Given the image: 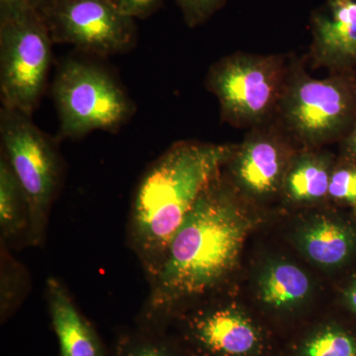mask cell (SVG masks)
<instances>
[{"label": "cell", "mask_w": 356, "mask_h": 356, "mask_svg": "<svg viewBox=\"0 0 356 356\" xmlns=\"http://www.w3.org/2000/svg\"><path fill=\"white\" fill-rule=\"evenodd\" d=\"M215 178L185 217L158 268L152 315L216 285L235 266L250 220Z\"/></svg>", "instance_id": "6da1fadb"}, {"label": "cell", "mask_w": 356, "mask_h": 356, "mask_svg": "<svg viewBox=\"0 0 356 356\" xmlns=\"http://www.w3.org/2000/svg\"><path fill=\"white\" fill-rule=\"evenodd\" d=\"M231 154L228 146L181 142L149 166L132 210L134 238L149 261L165 255L185 217Z\"/></svg>", "instance_id": "7a4b0ae2"}, {"label": "cell", "mask_w": 356, "mask_h": 356, "mask_svg": "<svg viewBox=\"0 0 356 356\" xmlns=\"http://www.w3.org/2000/svg\"><path fill=\"white\" fill-rule=\"evenodd\" d=\"M62 139H81L95 131L115 133L136 112L135 103L111 72L95 63L69 58L53 83Z\"/></svg>", "instance_id": "3957f363"}, {"label": "cell", "mask_w": 356, "mask_h": 356, "mask_svg": "<svg viewBox=\"0 0 356 356\" xmlns=\"http://www.w3.org/2000/svg\"><path fill=\"white\" fill-rule=\"evenodd\" d=\"M53 44L40 13L0 19L2 107L32 117L48 84Z\"/></svg>", "instance_id": "277c9868"}, {"label": "cell", "mask_w": 356, "mask_h": 356, "mask_svg": "<svg viewBox=\"0 0 356 356\" xmlns=\"http://www.w3.org/2000/svg\"><path fill=\"white\" fill-rule=\"evenodd\" d=\"M0 138L6 156L24 193L35 241L43 232L60 177L57 143L40 130L31 117L2 107Z\"/></svg>", "instance_id": "5b68a950"}, {"label": "cell", "mask_w": 356, "mask_h": 356, "mask_svg": "<svg viewBox=\"0 0 356 356\" xmlns=\"http://www.w3.org/2000/svg\"><path fill=\"white\" fill-rule=\"evenodd\" d=\"M207 86L234 125L259 123L284 95V70L274 57L233 55L213 65Z\"/></svg>", "instance_id": "8992f818"}, {"label": "cell", "mask_w": 356, "mask_h": 356, "mask_svg": "<svg viewBox=\"0 0 356 356\" xmlns=\"http://www.w3.org/2000/svg\"><path fill=\"white\" fill-rule=\"evenodd\" d=\"M54 44L91 55L127 53L137 42L135 19L111 0H49L40 11Z\"/></svg>", "instance_id": "52a82bcc"}, {"label": "cell", "mask_w": 356, "mask_h": 356, "mask_svg": "<svg viewBox=\"0 0 356 356\" xmlns=\"http://www.w3.org/2000/svg\"><path fill=\"white\" fill-rule=\"evenodd\" d=\"M283 117L290 132L316 145L350 132L356 123V83L353 77H309L283 95Z\"/></svg>", "instance_id": "ba28073f"}, {"label": "cell", "mask_w": 356, "mask_h": 356, "mask_svg": "<svg viewBox=\"0 0 356 356\" xmlns=\"http://www.w3.org/2000/svg\"><path fill=\"white\" fill-rule=\"evenodd\" d=\"M314 55L321 65L348 70L356 64V1L330 0L313 20Z\"/></svg>", "instance_id": "9c48e42d"}, {"label": "cell", "mask_w": 356, "mask_h": 356, "mask_svg": "<svg viewBox=\"0 0 356 356\" xmlns=\"http://www.w3.org/2000/svg\"><path fill=\"white\" fill-rule=\"evenodd\" d=\"M51 324L60 356H105L99 337L79 313L65 287L50 278L47 282Z\"/></svg>", "instance_id": "30bf717a"}, {"label": "cell", "mask_w": 356, "mask_h": 356, "mask_svg": "<svg viewBox=\"0 0 356 356\" xmlns=\"http://www.w3.org/2000/svg\"><path fill=\"white\" fill-rule=\"evenodd\" d=\"M266 135L259 134L247 140L236 156L238 181L257 195L277 189L286 163L284 147L276 138Z\"/></svg>", "instance_id": "8fae6325"}, {"label": "cell", "mask_w": 356, "mask_h": 356, "mask_svg": "<svg viewBox=\"0 0 356 356\" xmlns=\"http://www.w3.org/2000/svg\"><path fill=\"white\" fill-rule=\"evenodd\" d=\"M194 339L215 355L240 356L257 343V332L241 314L231 310L214 312L193 325Z\"/></svg>", "instance_id": "7c38bea8"}, {"label": "cell", "mask_w": 356, "mask_h": 356, "mask_svg": "<svg viewBox=\"0 0 356 356\" xmlns=\"http://www.w3.org/2000/svg\"><path fill=\"white\" fill-rule=\"evenodd\" d=\"M301 241L312 261L327 266H337L346 261L353 247L350 229L327 219L311 224L304 231Z\"/></svg>", "instance_id": "4fadbf2b"}, {"label": "cell", "mask_w": 356, "mask_h": 356, "mask_svg": "<svg viewBox=\"0 0 356 356\" xmlns=\"http://www.w3.org/2000/svg\"><path fill=\"white\" fill-rule=\"evenodd\" d=\"M310 291V280L299 267L277 264L269 267L261 280V297L267 305L281 308L299 303Z\"/></svg>", "instance_id": "5bb4252c"}, {"label": "cell", "mask_w": 356, "mask_h": 356, "mask_svg": "<svg viewBox=\"0 0 356 356\" xmlns=\"http://www.w3.org/2000/svg\"><path fill=\"white\" fill-rule=\"evenodd\" d=\"M329 163L322 156H305L299 159L286 178L288 194L293 200L314 201L329 193Z\"/></svg>", "instance_id": "9a60e30c"}, {"label": "cell", "mask_w": 356, "mask_h": 356, "mask_svg": "<svg viewBox=\"0 0 356 356\" xmlns=\"http://www.w3.org/2000/svg\"><path fill=\"white\" fill-rule=\"evenodd\" d=\"M27 205L24 193L3 154L0 159V226L4 236L15 235L24 227Z\"/></svg>", "instance_id": "2e32d148"}, {"label": "cell", "mask_w": 356, "mask_h": 356, "mask_svg": "<svg viewBox=\"0 0 356 356\" xmlns=\"http://www.w3.org/2000/svg\"><path fill=\"white\" fill-rule=\"evenodd\" d=\"M305 356H356V341L341 330L327 329L312 337Z\"/></svg>", "instance_id": "e0dca14e"}, {"label": "cell", "mask_w": 356, "mask_h": 356, "mask_svg": "<svg viewBox=\"0 0 356 356\" xmlns=\"http://www.w3.org/2000/svg\"><path fill=\"white\" fill-rule=\"evenodd\" d=\"M329 194L337 200L356 206V165L343 166L332 173Z\"/></svg>", "instance_id": "ac0fdd59"}, {"label": "cell", "mask_w": 356, "mask_h": 356, "mask_svg": "<svg viewBox=\"0 0 356 356\" xmlns=\"http://www.w3.org/2000/svg\"><path fill=\"white\" fill-rule=\"evenodd\" d=\"M184 14L185 22L191 27L203 24L217 13L226 0H175Z\"/></svg>", "instance_id": "d6986e66"}, {"label": "cell", "mask_w": 356, "mask_h": 356, "mask_svg": "<svg viewBox=\"0 0 356 356\" xmlns=\"http://www.w3.org/2000/svg\"><path fill=\"white\" fill-rule=\"evenodd\" d=\"M119 356H175L170 348L156 339H137L122 346Z\"/></svg>", "instance_id": "ffe728a7"}, {"label": "cell", "mask_w": 356, "mask_h": 356, "mask_svg": "<svg viewBox=\"0 0 356 356\" xmlns=\"http://www.w3.org/2000/svg\"><path fill=\"white\" fill-rule=\"evenodd\" d=\"M163 0H115L122 13L134 19L149 17L163 4Z\"/></svg>", "instance_id": "44dd1931"}, {"label": "cell", "mask_w": 356, "mask_h": 356, "mask_svg": "<svg viewBox=\"0 0 356 356\" xmlns=\"http://www.w3.org/2000/svg\"><path fill=\"white\" fill-rule=\"evenodd\" d=\"M49 0H0V19L20 14L40 13Z\"/></svg>", "instance_id": "7402d4cb"}, {"label": "cell", "mask_w": 356, "mask_h": 356, "mask_svg": "<svg viewBox=\"0 0 356 356\" xmlns=\"http://www.w3.org/2000/svg\"><path fill=\"white\" fill-rule=\"evenodd\" d=\"M346 149L351 156L356 159V123L348 133V139H346Z\"/></svg>", "instance_id": "603a6c76"}, {"label": "cell", "mask_w": 356, "mask_h": 356, "mask_svg": "<svg viewBox=\"0 0 356 356\" xmlns=\"http://www.w3.org/2000/svg\"><path fill=\"white\" fill-rule=\"evenodd\" d=\"M348 299L350 306L356 312V281L353 283V286L350 288V290H348Z\"/></svg>", "instance_id": "cb8c5ba5"}, {"label": "cell", "mask_w": 356, "mask_h": 356, "mask_svg": "<svg viewBox=\"0 0 356 356\" xmlns=\"http://www.w3.org/2000/svg\"><path fill=\"white\" fill-rule=\"evenodd\" d=\"M111 1H113V2H114V3H115V0H111ZM115 4H116V3H115Z\"/></svg>", "instance_id": "d4e9b609"}]
</instances>
